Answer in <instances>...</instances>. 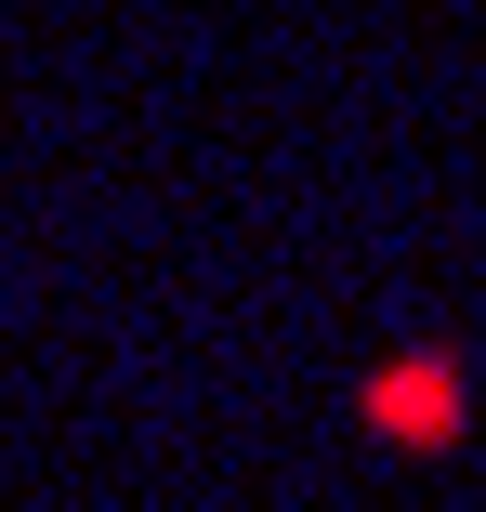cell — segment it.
<instances>
[{"instance_id":"1","label":"cell","mask_w":486,"mask_h":512,"mask_svg":"<svg viewBox=\"0 0 486 512\" xmlns=\"http://www.w3.org/2000/svg\"><path fill=\"white\" fill-rule=\"evenodd\" d=\"M368 421L434 447V434H460V381H447V368H381V381H368Z\"/></svg>"}]
</instances>
